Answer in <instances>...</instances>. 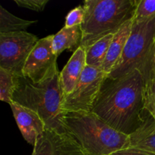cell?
Masks as SVG:
<instances>
[{
    "label": "cell",
    "instance_id": "obj_14",
    "mask_svg": "<svg viewBox=\"0 0 155 155\" xmlns=\"http://www.w3.org/2000/svg\"><path fill=\"white\" fill-rule=\"evenodd\" d=\"M130 147L146 150L155 154V122L148 115L143 125L130 136Z\"/></svg>",
    "mask_w": 155,
    "mask_h": 155
},
{
    "label": "cell",
    "instance_id": "obj_12",
    "mask_svg": "<svg viewBox=\"0 0 155 155\" xmlns=\"http://www.w3.org/2000/svg\"><path fill=\"white\" fill-rule=\"evenodd\" d=\"M133 19L127 21L122 27L114 35V38L109 47L105 61L102 66V71L107 76L110 74L113 68L120 58L124 48L131 33Z\"/></svg>",
    "mask_w": 155,
    "mask_h": 155
},
{
    "label": "cell",
    "instance_id": "obj_21",
    "mask_svg": "<svg viewBox=\"0 0 155 155\" xmlns=\"http://www.w3.org/2000/svg\"><path fill=\"white\" fill-rule=\"evenodd\" d=\"M49 0H15L19 7L30 9L35 12H42Z\"/></svg>",
    "mask_w": 155,
    "mask_h": 155
},
{
    "label": "cell",
    "instance_id": "obj_18",
    "mask_svg": "<svg viewBox=\"0 0 155 155\" xmlns=\"http://www.w3.org/2000/svg\"><path fill=\"white\" fill-rule=\"evenodd\" d=\"M155 17V0H137L133 20L143 21Z\"/></svg>",
    "mask_w": 155,
    "mask_h": 155
},
{
    "label": "cell",
    "instance_id": "obj_4",
    "mask_svg": "<svg viewBox=\"0 0 155 155\" xmlns=\"http://www.w3.org/2000/svg\"><path fill=\"white\" fill-rule=\"evenodd\" d=\"M137 0H86L85 16L80 26V47L85 50L110 34L114 35L133 19Z\"/></svg>",
    "mask_w": 155,
    "mask_h": 155
},
{
    "label": "cell",
    "instance_id": "obj_20",
    "mask_svg": "<svg viewBox=\"0 0 155 155\" xmlns=\"http://www.w3.org/2000/svg\"><path fill=\"white\" fill-rule=\"evenodd\" d=\"M85 16L84 7L79 5L71 10L65 19V27H73L76 26H81Z\"/></svg>",
    "mask_w": 155,
    "mask_h": 155
},
{
    "label": "cell",
    "instance_id": "obj_19",
    "mask_svg": "<svg viewBox=\"0 0 155 155\" xmlns=\"http://www.w3.org/2000/svg\"><path fill=\"white\" fill-rule=\"evenodd\" d=\"M145 107L155 122V77L145 82Z\"/></svg>",
    "mask_w": 155,
    "mask_h": 155
},
{
    "label": "cell",
    "instance_id": "obj_2",
    "mask_svg": "<svg viewBox=\"0 0 155 155\" xmlns=\"http://www.w3.org/2000/svg\"><path fill=\"white\" fill-rule=\"evenodd\" d=\"M64 125L86 155H110L130 147V136L112 128L92 112H65Z\"/></svg>",
    "mask_w": 155,
    "mask_h": 155
},
{
    "label": "cell",
    "instance_id": "obj_3",
    "mask_svg": "<svg viewBox=\"0 0 155 155\" xmlns=\"http://www.w3.org/2000/svg\"><path fill=\"white\" fill-rule=\"evenodd\" d=\"M58 73L54 77L40 83H33L25 77H18L12 101L39 114L46 130L68 134L64 125L62 108L64 94Z\"/></svg>",
    "mask_w": 155,
    "mask_h": 155
},
{
    "label": "cell",
    "instance_id": "obj_23",
    "mask_svg": "<svg viewBox=\"0 0 155 155\" xmlns=\"http://www.w3.org/2000/svg\"><path fill=\"white\" fill-rule=\"evenodd\" d=\"M154 45H155V39H154Z\"/></svg>",
    "mask_w": 155,
    "mask_h": 155
},
{
    "label": "cell",
    "instance_id": "obj_17",
    "mask_svg": "<svg viewBox=\"0 0 155 155\" xmlns=\"http://www.w3.org/2000/svg\"><path fill=\"white\" fill-rule=\"evenodd\" d=\"M18 77L12 73L0 68V99L10 104L17 86Z\"/></svg>",
    "mask_w": 155,
    "mask_h": 155
},
{
    "label": "cell",
    "instance_id": "obj_22",
    "mask_svg": "<svg viewBox=\"0 0 155 155\" xmlns=\"http://www.w3.org/2000/svg\"><path fill=\"white\" fill-rule=\"evenodd\" d=\"M110 155H155V154L146 150L130 147V148L120 150Z\"/></svg>",
    "mask_w": 155,
    "mask_h": 155
},
{
    "label": "cell",
    "instance_id": "obj_9",
    "mask_svg": "<svg viewBox=\"0 0 155 155\" xmlns=\"http://www.w3.org/2000/svg\"><path fill=\"white\" fill-rule=\"evenodd\" d=\"M32 155H86L69 134L46 130L33 147Z\"/></svg>",
    "mask_w": 155,
    "mask_h": 155
},
{
    "label": "cell",
    "instance_id": "obj_10",
    "mask_svg": "<svg viewBox=\"0 0 155 155\" xmlns=\"http://www.w3.org/2000/svg\"><path fill=\"white\" fill-rule=\"evenodd\" d=\"M15 121L24 139L27 143L35 146L39 137L46 130L45 123L37 113L15 101L10 104Z\"/></svg>",
    "mask_w": 155,
    "mask_h": 155
},
{
    "label": "cell",
    "instance_id": "obj_1",
    "mask_svg": "<svg viewBox=\"0 0 155 155\" xmlns=\"http://www.w3.org/2000/svg\"><path fill=\"white\" fill-rule=\"evenodd\" d=\"M145 79L137 69L117 78L106 77L91 112L127 136L137 131L149 113L145 107Z\"/></svg>",
    "mask_w": 155,
    "mask_h": 155
},
{
    "label": "cell",
    "instance_id": "obj_11",
    "mask_svg": "<svg viewBox=\"0 0 155 155\" xmlns=\"http://www.w3.org/2000/svg\"><path fill=\"white\" fill-rule=\"evenodd\" d=\"M86 67V51L80 46L74 51L64 69L59 74L60 85L64 96L65 97L73 92Z\"/></svg>",
    "mask_w": 155,
    "mask_h": 155
},
{
    "label": "cell",
    "instance_id": "obj_6",
    "mask_svg": "<svg viewBox=\"0 0 155 155\" xmlns=\"http://www.w3.org/2000/svg\"><path fill=\"white\" fill-rule=\"evenodd\" d=\"M27 31L0 34V68L22 77L23 69L38 41Z\"/></svg>",
    "mask_w": 155,
    "mask_h": 155
},
{
    "label": "cell",
    "instance_id": "obj_16",
    "mask_svg": "<svg viewBox=\"0 0 155 155\" xmlns=\"http://www.w3.org/2000/svg\"><path fill=\"white\" fill-rule=\"evenodd\" d=\"M36 23V21H27L16 17L0 6V34L24 32Z\"/></svg>",
    "mask_w": 155,
    "mask_h": 155
},
{
    "label": "cell",
    "instance_id": "obj_13",
    "mask_svg": "<svg viewBox=\"0 0 155 155\" xmlns=\"http://www.w3.org/2000/svg\"><path fill=\"white\" fill-rule=\"evenodd\" d=\"M82 36L80 26L64 27L53 36L52 49L55 55L58 57L65 50L74 51V52L80 46Z\"/></svg>",
    "mask_w": 155,
    "mask_h": 155
},
{
    "label": "cell",
    "instance_id": "obj_7",
    "mask_svg": "<svg viewBox=\"0 0 155 155\" xmlns=\"http://www.w3.org/2000/svg\"><path fill=\"white\" fill-rule=\"evenodd\" d=\"M107 77L101 69L86 65L73 92L64 98V111L91 112Z\"/></svg>",
    "mask_w": 155,
    "mask_h": 155
},
{
    "label": "cell",
    "instance_id": "obj_8",
    "mask_svg": "<svg viewBox=\"0 0 155 155\" xmlns=\"http://www.w3.org/2000/svg\"><path fill=\"white\" fill-rule=\"evenodd\" d=\"M53 36L49 35L39 39L26 61L23 76L32 83H42L59 73L58 57L52 49Z\"/></svg>",
    "mask_w": 155,
    "mask_h": 155
},
{
    "label": "cell",
    "instance_id": "obj_15",
    "mask_svg": "<svg viewBox=\"0 0 155 155\" xmlns=\"http://www.w3.org/2000/svg\"><path fill=\"white\" fill-rule=\"evenodd\" d=\"M113 38L114 34L107 35L85 50L87 66L102 70L103 64Z\"/></svg>",
    "mask_w": 155,
    "mask_h": 155
},
{
    "label": "cell",
    "instance_id": "obj_5",
    "mask_svg": "<svg viewBox=\"0 0 155 155\" xmlns=\"http://www.w3.org/2000/svg\"><path fill=\"white\" fill-rule=\"evenodd\" d=\"M155 17L143 21L133 20L131 33L124 52L110 74L117 78L137 69L145 82L155 77Z\"/></svg>",
    "mask_w": 155,
    "mask_h": 155
}]
</instances>
